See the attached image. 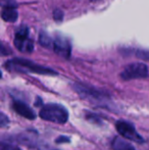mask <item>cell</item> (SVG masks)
Returning a JSON list of instances; mask_svg holds the SVG:
<instances>
[{"mask_svg": "<svg viewBox=\"0 0 149 150\" xmlns=\"http://www.w3.org/2000/svg\"><path fill=\"white\" fill-rule=\"evenodd\" d=\"M39 115L46 122L64 125L68 120V111L66 106L58 103H48L41 107Z\"/></svg>", "mask_w": 149, "mask_h": 150, "instance_id": "cell-3", "label": "cell"}, {"mask_svg": "<svg viewBox=\"0 0 149 150\" xmlns=\"http://www.w3.org/2000/svg\"><path fill=\"white\" fill-rule=\"evenodd\" d=\"M53 18H54V20L57 21V22H61L62 18H64V12L60 9H55L53 12Z\"/></svg>", "mask_w": 149, "mask_h": 150, "instance_id": "cell-12", "label": "cell"}, {"mask_svg": "<svg viewBox=\"0 0 149 150\" xmlns=\"http://www.w3.org/2000/svg\"><path fill=\"white\" fill-rule=\"evenodd\" d=\"M5 67L10 71L16 73H28V74H38V75L56 76L58 73L50 67L40 65L32 60L26 58H12L5 62Z\"/></svg>", "mask_w": 149, "mask_h": 150, "instance_id": "cell-1", "label": "cell"}, {"mask_svg": "<svg viewBox=\"0 0 149 150\" xmlns=\"http://www.w3.org/2000/svg\"><path fill=\"white\" fill-rule=\"evenodd\" d=\"M12 108H13V110L18 115H22L25 119H28L31 120L36 119L35 111L26 102H24V101L18 100V99H14L13 102H12Z\"/></svg>", "mask_w": 149, "mask_h": 150, "instance_id": "cell-9", "label": "cell"}, {"mask_svg": "<svg viewBox=\"0 0 149 150\" xmlns=\"http://www.w3.org/2000/svg\"><path fill=\"white\" fill-rule=\"evenodd\" d=\"M2 11L1 18L3 21L8 23L16 22L18 18V10H16V3L14 0H1Z\"/></svg>", "mask_w": 149, "mask_h": 150, "instance_id": "cell-8", "label": "cell"}, {"mask_svg": "<svg viewBox=\"0 0 149 150\" xmlns=\"http://www.w3.org/2000/svg\"><path fill=\"white\" fill-rule=\"evenodd\" d=\"M91 1H97V0H91Z\"/></svg>", "mask_w": 149, "mask_h": 150, "instance_id": "cell-16", "label": "cell"}, {"mask_svg": "<svg viewBox=\"0 0 149 150\" xmlns=\"http://www.w3.org/2000/svg\"><path fill=\"white\" fill-rule=\"evenodd\" d=\"M149 75L148 67L142 62H133L128 64L121 73V78L124 81L135 79H144Z\"/></svg>", "mask_w": 149, "mask_h": 150, "instance_id": "cell-5", "label": "cell"}, {"mask_svg": "<svg viewBox=\"0 0 149 150\" xmlns=\"http://www.w3.org/2000/svg\"><path fill=\"white\" fill-rule=\"evenodd\" d=\"M73 88L81 98L98 106H107L108 102L110 101V97L107 93L96 89L92 86H88L82 83H75L73 85Z\"/></svg>", "mask_w": 149, "mask_h": 150, "instance_id": "cell-2", "label": "cell"}, {"mask_svg": "<svg viewBox=\"0 0 149 150\" xmlns=\"http://www.w3.org/2000/svg\"><path fill=\"white\" fill-rule=\"evenodd\" d=\"M39 44L42 45L45 48H52V44H53V39H51L49 35L46 32L41 31L39 34Z\"/></svg>", "mask_w": 149, "mask_h": 150, "instance_id": "cell-11", "label": "cell"}, {"mask_svg": "<svg viewBox=\"0 0 149 150\" xmlns=\"http://www.w3.org/2000/svg\"><path fill=\"white\" fill-rule=\"evenodd\" d=\"M8 122H9V119L3 112H1V115H0V125H1V127L2 128L6 127L8 125Z\"/></svg>", "mask_w": 149, "mask_h": 150, "instance_id": "cell-14", "label": "cell"}, {"mask_svg": "<svg viewBox=\"0 0 149 150\" xmlns=\"http://www.w3.org/2000/svg\"><path fill=\"white\" fill-rule=\"evenodd\" d=\"M115 129H117V133L121 135V137H123L126 140L133 141V142H137V143L144 142V139L136 131L135 127L131 122H127V120H117L115 122Z\"/></svg>", "mask_w": 149, "mask_h": 150, "instance_id": "cell-6", "label": "cell"}, {"mask_svg": "<svg viewBox=\"0 0 149 150\" xmlns=\"http://www.w3.org/2000/svg\"><path fill=\"white\" fill-rule=\"evenodd\" d=\"M112 147L113 150H136L135 147L123 137H115L112 140Z\"/></svg>", "mask_w": 149, "mask_h": 150, "instance_id": "cell-10", "label": "cell"}, {"mask_svg": "<svg viewBox=\"0 0 149 150\" xmlns=\"http://www.w3.org/2000/svg\"><path fill=\"white\" fill-rule=\"evenodd\" d=\"M71 141V138L70 137H66V136H60L58 137L57 139L55 140V142L57 144H61V143H70Z\"/></svg>", "mask_w": 149, "mask_h": 150, "instance_id": "cell-15", "label": "cell"}, {"mask_svg": "<svg viewBox=\"0 0 149 150\" xmlns=\"http://www.w3.org/2000/svg\"><path fill=\"white\" fill-rule=\"evenodd\" d=\"M29 33V28L25 25L18 27L14 33V46L23 53H31L34 50V42L30 38Z\"/></svg>", "mask_w": 149, "mask_h": 150, "instance_id": "cell-4", "label": "cell"}, {"mask_svg": "<svg viewBox=\"0 0 149 150\" xmlns=\"http://www.w3.org/2000/svg\"><path fill=\"white\" fill-rule=\"evenodd\" d=\"M52 49L56 54L64 58H70L71 53H72V45H71L70 41L59 34L54 37Z\"/></svg>", "mask_w": 149, "mask_h": 150, "instance_id": "cell-7", "label": "cell"}, {"mask_svg": "<svg viewBox=\"0 0 149 150\" xmlns=\"http://www.w3.org/2000/svg\"><path fill=\"white\" fill-rule=\"evenodd\" d=\"M1 149L2 150H22L20 148H18V147L14 146V145L9 144V143H2Z\"/></svg>", "mask_w": 149, "mask_h": 150, "instance_id": "cell-13", "label": "cell"}]
</instances>
